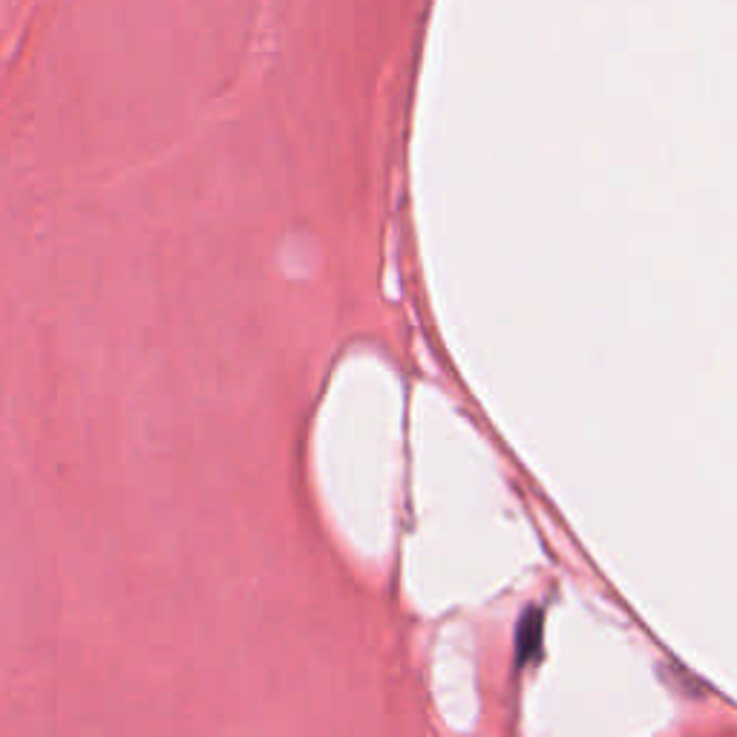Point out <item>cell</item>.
Segmentation results:
<instances>
[{"instance_id":"obj_1","label":"cell","mask_w":737,"mask_h":737,"mask_svg":"<svg viewBox=\"0 0 737 737\" xmlns=\"http://www.w3.org/2000/svg\"><path fill=\"white\" fill-rule=\"evenodd\" d=\"M542 645V620L539 616H528L519 628V657H528V654L539 652Z\"/></svg>"}]
</instances>
